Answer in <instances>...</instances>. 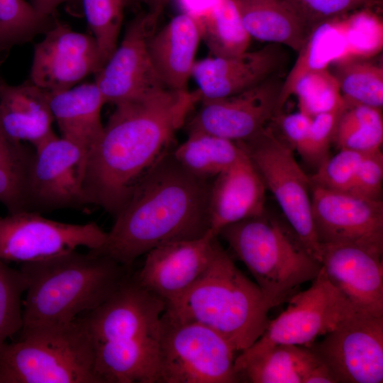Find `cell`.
I'll return each mask as SVG.
<instances>
[{
    "mask_svg": "<svg viewBox=\"0 0 383 383\" xmlns=\"http://www.w3.org/2000/svg\"><path fill=\"white\" fill-rule=\"evenodd\" d=\"M311 211L321 244H356L383 250V204L311 185Z\"/></svg>",
    "mask_w": 383,
    "mask_h": 383,
    "instance_id": "obj_16",
    "label": "cell"
},
{
    "mask_svg": "<svg viewBox=\"0 0 383 383\" xmlns=\"http://www.w3.org/2000/svg\"><path fill=\"white\" fill-rule=\"evenodd\" d=\"M320 360L304 345L277 344L260 353L235 357L239 382L304 383Z\"/></svg>",
    "mask_w": 383,
    "mask_h": 383,
    "instance_id": "obj_26",
    "label": "cell"
},
{
    "mask_svg": "<svg viewBox=\"0 0 383 383\" xmlns=\"http://www.w3.org/2000/svg\"><path fill=\"white\" fill-rule=\"evenodd\" d=\"M383 155L381 150L365 155L348 193L364 199L381 201Z\"/></svg>",
    "mask_w": 383,
    "mask_h": 383,
    "instance_id": "obj_42",
    "label": "cell"
},
{
    "mask_svg": "<svg viewBox=\"0 0 383 383\" xmlns=\"http://www.w3.org/2000/svg\"><path fill=\"white\" fill-rule=\"evenodd\" d=\"M250 35L299 52L311 30L286 0H236Z\"/></svg>",
    "mask_w": 383,
    "mask_h": 383,
    "instance_id": "obj_27",
    "label": "cell"
},
{
    "mask_svg": "<svg viewBox=\"0 0 383 383\" xmlns=\"http://www.w3.org/2000/svg\"><path fill=\"white\" fill-rule=\"evenodd\" d=\"M293 94L297 97L299 111L311 118L345 102L329 68L304 75L296 84Z\"/></svg>",
    "mask_w": 383,
    "mask_h": 383,
    "instance_id": "obj_37",
    "label": "cell"
},
{
    "mask_svg": "<svg viewBox=\"0 0 383 383\" xmlns=\"http://www.w3.org/2000/svg\"><path fill=\"white\" fill-rule=\"evenodd\" d=\"M27 287L23 273L0 260V348L23 328V296Z\"/></svg>",
    "mask_w": 383,
    "mask_h": 383,
    "instance_id": "obj_38",
    "label": "cell"
},
{
    "mask_svg": "<svg viewBox=\"0 0 383 383\" xmlns=\"http://www.w3.org/2000/svg\"><path fill=\"white\" fill-rule=\"evenodd\" d=\"M158 336L96 344L95 370L101 383H157Z\"/></svg>",
    "mask_w": 383,
    "mask_h": 383,
    "instance_id": "obj_25",
    "label": "cell"
},
{
    "mask_svg": "<svg viewBox=\"0 0 383 383\" xmlns=\"http://www.w3.org/2000/svg\"><path fill=\"white\" fill-rule=\"evenodd\" d=\"M282 84L277 74L240 93L201 100L187 123V132H203L233 141L252 138L278 114Z\"/></svg>",
    "mask_w": 383,
    "mask_h": 383,
    "instance_id": "obj_14",
    "label": "cell"
},
{
    "mask_svg": "<svg viewBox=\"0 0 383 383\" xmlns=\"http://www.w3.org/2000/svg\"><path fill=\"white\" fill-rule=\"evenodd\" d=\"M370 59L341 60L330 71L347 101L382 109L383 66Z\"/></svg>",
    "mask_w": 383,
    "mask_h": 383,
    "instance_id": "obj_33",
    "label": "cell"
},
{
    "mask_svg": "<svg viewBox=\"0 0 383 383\" xmlns=\"http://www.w3.org/2000/svg\"><path fill=\"white\" fill-rule=\"evenodd\" d=\"M307 347L336 383L383 382V316L357 311Z\"/></svg>",
    "mask_w": 383,
    "mask_h": 383,
    "instance_id": "obj_12",
    "label": "cell"
},
{
    "mask_svg": "<svg viewBox=\"0 0 383 383\" xmlns=\"http://www.w3.org/2000/svg\"><path fill=\"white\" fill-rule=\"evenodd\" d=\"M211 183L165 151L138 179L96 251L130 269L160 245L204 236L210 231Z\"/></svg>",
    "mask_w": 383,
    "mask_h": 383,
    "instance_id": "obj_2",
    "label": "cell"
},
{
    "mask_svg": "<svg viewBox=\"0 0 383 383\" xmlns=\"http://www.w3.org/2000/svg\"><path fill=\"white\" fill-rule=\"evenodd\" d=\"M382 142V109L347 101L336 126L333 143L339 150L367 154L381 150Z\"/></svg>",
    "mask_w": 383,
    "mask_h": 383,
    "instance_id": "obj_32",
    "label": "cell"
},
{
    "mask_svg": "<svg viewBox=\"0 0 383 383\" xmlns=\"http://www.w3.org/2000/svg\"><path fill=\"white\" fill-rule=\"evenodd\" d=\"M3 59H4V58H3V55H0V67H1V63H2ZM0 76H1V75H0Z\"/></svg>",
    "mask_w": 383,
    "mask_h": 383,
    "instance_id": "obj_48",
    "label": "cell"
},
{
    "mask_svg": "<svg viewBox=\"0 0 383 383\" xmlns=\"http://www.w3.org/2000/svg\"><path fill=\"white\" fill-rule=\"evenodd\" d=\"M107 232L95 222L63 223L30 211L0 216V260L25 263L84 247L99 250Z\"/></svg>",
    "mask_w": 383,
    "mask_h": 383,
    "instance_id": "obj_10",
    "label": "cell"
},
{
    "mask_svg": "<svg viewBox=\"0 0 383 383\" xmlns=\"http://www.w3.org/2000/svg\"><path fill=\"white\" fill-rule=\"evenodd\" d=\"M217 237L204 236L160 245L146 253L142 268L133 274L145 289L166 304L186 292L208 267Z\"/></svg>",
    "mask_w": 383,
    "mask_h": 383,
    "instance_id": "obj_19",
    "label": "cell"
},
{
    "mask_svg": "<svg viewBox=\"0 0 383 383\" xmlns=\"http://www.w3.org/2000/svg\"><path fill=\"white\" fill-rule=\"evenodd\" d=\"M34 150L9 138L0 126V204L8 213L27 211V187Z\"/></svg>",
    "mask_w": 383,
    "mask_h": 383,
    "instance_id": "obj_31",
    "label": "cell"
},
{
    "mask_svg": "<svg viewBox=\"0 0 383 383\" xmlns=\"http://www.w3.org/2000/svg\"><path fill=\"white\" fill-rule=\"evenodd\" d=\"M70 0H30L34 9L41 16L52 17L57 9Z\"/></svg>",
    "mask_w": 383,
    "mask_h": 383,
    "instance_id": "obj_45",
    "label": "cell"
},
{
    "mask_svg": "<svg viewBox=\"0 0 383 383\" xmlns=\"http://www.w3.org/2000/svg\"><path fill=\"white\" fill-rule=\"evenodd\" d=\"M163 10L154 6L137 14L127 25L121 43L95 74L94 82L106 104L116 105L166 87L153 67L148 47Z\"/></svg>",
    "mask_w": 383,
    "mask_h": 383,
    "instance_id": "obj_13",
    "label": "cell"
},
{
    "mask_svg": "<svg viewBox=\"0 0 383 383\" xmlns=\"http://www.w3.org/2000/svg\"><path fill=\"white\" fill-rule=\"evenodd\" d=\"M162 299L129 274L101 304L81 318L96 344L159 335Z\"/></svg>",
    "mask_w": 383,
    "mask_h": 383,
    "instance_id": "obj_17",
    "label": "cell"
},
{
    "mask_svg": "<svg viewBox=\"0 0 383 383\" xmlns=\"http://www.w3.org/2000/svg\"><path fill=\"white\" fill-rule=\"evenodd\" d=\"M88 27L95 38L103 65L118 44L124 0H82Z\"/></svg>",
    "mask_w": 383,
    "mask_h": 383,
    "instance_id": "obj_36",
    "label": "cell"
},
{
    "mask_svg": "<svg viewBox=\"0 0 383 383\" xmlns=\"http://www.w3.org/2000/svg\"><path fill=\"white\" fill-rule=\"evenodd\" d=\"M200 40L196 17L188 13L175 15L153 33L149 41L150 56L166 87L188 90Z\"/></svg>",
    "mask_w": 383,
    "mask_h": 383,
    "instance_id": "obj_22",
    "label": "cell"
},
{
    "mask_svg": "<svg viewBox=\"0 0 383 383\" xmlns=\"http://www.w3.org/2000/svg\"><path fill=\"white\" fill-rule=\"evenodd\" d=\"M266 189L260 174L243 148L239 158L211 183L210 231L218 236L228 225L263 215Z\"/></svg>",
    "mask_w": 383,
    "mask_h": 383,
    "instance_id": "obj_21",
    "label": "cell"
},
{
    "mask_svg": "<svg viewBox=\"0 0 383 383\" xmlns=\"http://www.w3.org/2000/svg\"><path fill=\"white\" fill-rule=\"evenodd\" d=\"M311 32L325 22L343 18L354 11L374 9L382 0H286Z\"/></svg>",
    "mask_w": 383,
    "mask_h": 383,
    "instance_id": "obj_39",
    "label": "cell"
},
{
    "mask_svg": "<svg viewBox=\"0 0 383 383\" xmlns=\"http://www.w3.org/2000/svg\"><path fill=\"white\" fill-rule=\"evenodd\" d=\"M283 45L267 43L233 57H210L196 60L192 77L200 101L233 95L278 74L285 60Z\"/></svg>",
    "mask_w": 383,
    "mask_h": 383,
    "instance_id": "obj_20",
    "label": "cell"
},
{
    "mask_svg": "<svg viewBox=\"0 0 383 383\" xmlns=\"http://www.w3.org/2000/svg\"><path fill=\"white\" fill-rule=\"evenodd\" d=\"M346 106L345 99L341 105L312 118L307 137L298 151L307 163L318 168L329 157L336 126Z\"/></svg>",
    "mask_w": 383,
    "mask_h": 383,
    "instance_id": "obj_41",
    "label": "cell"
},
{
    "mask_svg": "<svg viewBox=\"0 0 383 383\" xmlns=\"http://www.w3.org/2000/svg\"><path fill=\"white\" fill-rule=\"evenodd\" d=\"M338 23L346 45L345 59L372 58L382 50L383 23L372 9L354 11Z\"/></svg>",
    "mask_w": 383,
    "mask_h": 383,
    "instance_id": "obj_35",
    "label": "cell"
},
{
    "mask_svg": "<svg viewBox=\"0 0 383 383\" xmlns=\"http://www.w3.org/2000/svg\"><path fill=\"white\" fill-rule=\"evenodd\" d=\"M260 174L266 189L274 196L289 226L308 252L319 262L318 240L311 211V184L296 162L291 148L270 125L257 134L238 141Z\"/></svg>",
    "mask_w": 383,
    "mask_h": 383,
    "instance_id": "obj_8",
    "label": "cell"
},
{
    "mask_svg": "<svg viewBox=\"0 0 383 383\" xmlns=\"http://www.w3.org/2000/svg\"><path fill=\"white\" fill-rule=\"evenodd\" d=\"M298 52L294 66L283 81L278 114L293 94L296 84L304 75L328 69L333 63L345 59L346 45L338 19L325 22L316 27Z\"/></svg>",
    "mask_w": 383,
    "mask_h": 383,
    "instance_id": "obj_28",
    "label": "cell"
},
{
    "mask_svg": "<svg viewBox=\"0 0 383 383\" xmlns=\"http://www.w3.org/2000/svg\"><path fill=\"white\" fill-rule=\"evenodd\" d=\"M53 16L40 15L26 0H0V55L31 42L56 23Z\"/></svg>",
    "mask_w": 383,
    "mask_h": 383,
    "instance_id": "obj_34",
    "label": "cell"
},
{
    "mask_svg": "<svg viewBox=\"0 0 383 383\" xmlns=\"http://www.w3.org/2000/svg\"><path fill=\"white\" fill-rule=\"evenodd\" d=\"M43 35L33 46L29 79L49 92L72 88L104 65L91 34L57 21Z\"/></svg>",
    "mask_w": 383,
    "mask_h": 383,
    "instance_id": "obj_15",
    "label": "cell"
},
{
    "mask_svg": "<svg viewBox=\"0 0 383 383\" xmlns=\"http://www.w3.org/2000/svg\"><path fill=\"white\" fill-rule=\"evenodd\" d=\"M366 154L348 149H340L335 155L328 157L309 177L311 184L326 189L348 192L358 168Z\"/></svg>",
    "mask_w": 383,
    "mask_h": 383,
    "instance_id": "obj_40",
    "label": "cell"
},
{
    "mask_svg": "<svg viewBox=\"0 0 383 383\" xmlns=\"http://www.w3.org/2000/svg\"><path fill=\"white\" fill-rule=\"evenodd\" d=\"M96 343L82 319L23 328L0 348V383H101Z\"/></svg>",
    "mask_w": 383,
    "mask_h": 383,
    "instance_id": "obj_5",
    "label": "cell"
},
{
    "mask_svg": "<svg viewBox=\"0 0 383 383\" xmlns=\"http://www.w3.org/2000/svg\"><path fill=\"white\" fill-rule=\"evenodd\" d=\"M383 250L356 244H321L328 280L358 311L383 316Z\"/></svg>",
    "mask_w": 383,
    "mask_h": 383,
    "instance_id": "obj_18",
    "label": "cell"
},
{
    "mask_svg": "<svg viewBox=\"0 0 383 383\" xmlns=\"http://www.w3.org/2000/svg\"><path fill=\"white\" fill-rule=\"evenodd\" d=\"M172 0H157L155 6L165 9V6L168 4Z\"/></svg>",
    "mask_w": 383,
    "mask_h": 383,
    "instance_id": "obj_47",
    "label": "cell"
},
{
    "mask_svg": "<svg viewBox=\"0 0 383 383\" xmlns=\"http://www.w3.org/2000/svg\"><path fill=\"white\" fill-rule=\"evenodd\" d=\"M273 120L277 122L290 147L299 151L307 137L312 118L299 111L289 114L279 113Z\"/></svg>",
    "mask_w": 383,
    "mask_h": 383,
    "instance_id": "obj_43",
    "label": "cell"
},
{
    "mask_svg": "<svg viewBox=\"0 0 383 383\" xmlns=\"http://www.w3.org/2000/svg\"><path fill=\"white\" fill-rule=\"evenodd\" d=\"M289 301L287 309L270 321L262 335L241 353H260L277 344L307 346L358 311L322 267L310 287L294 294Z\"/></svg>",
    "mask_w": 383,
    "mask_h": 383,
    "instance_id": "obj_9",
    "label": "cell"
},
{
    "mask_svg": "<svg viewBox=\"0 0 383 383\" xmlns=\"http://www.w3.org/2000/svg\"><path fill=\"white\" fill-rule=\"evenodd\" d=\"M196 20L201 38L213 57H233L248 50L252 38L243 25L236 0H213Z\"/></svg>",
    "mask_w": 383,
    "mask_h": 383,
    "instance_id": "obj_29",
    "label": "cell"
},
{
    "mask_svg": "<svg viewBox=\"0 0 383 383\" xmlns=\"http://www.w3.org/2000/svg\"><path fill=\"white\" fill-rule=\"evenodd\" d=\"M243 148L233 141L203 132L188 133V138L172 152L186 170L196 177L209 179L231 166Z\"/></svg>",
    "mask_w": 383,
    "mask_h": 383,
    "instance_id": "obj_30",
    "label": "cell"
},
{
    "mask_svg": "<svg viewBox=\"0 0 383 383\" xmlns=\"http://www.w3.org/2000/svg\"><path fill=\"white\" fill-rule=\"evenodd\" d=\"M87 150L55 133L34 148L27 211L43 213L91 206L83 189Z\"/></svg>",
    "mask_w": 383,
    "mask_h": 383,
    "instance_id": "obj_11",
    "label": "cell"
},
{
    "mask_svg": "<svg viewBox=\"0 0 383 383\" xmlns=\"http://www.w3.org/2000/svg\"><path fill=\"white\" fill-rule=\"evenodd\" d=\"M274 306L236 267L217 236L205 272L186 292L166 304L165 311L179 320L211 328L240 353L262 335Z\"/></svg>",
    "mask_w": 383,
    "mask_h": 383,
    "instance_id": "obj_4",
    "label": "cell"
},
{
    "mask_svg": "<svg viewBox=\"0 0 383 383\" xmlns=\"http://www.w3.org/2000/svg\"><path fill=\"white\" fill-rule=\"evenodd\" d=\"M218 236L245 264L274 306L312 281L321 268L290 226L265 213L228 225Z\"/></svg>",
    "mask_w": 383,
    "mask_h": 383,
    "instance_id": "obj_6",
    "label": "cell"
},
{
    "mask_svg": "<svg viewBox=\"0 0 383 383\" xmlns=\"http://www.w3.org/2000/svg\"><path fill=\"white\" fill-rule=\"evenodd\" d=\"M138 2L145 4L150 8L155 6L157 2V0H135Z\"/></svg>",
    "mask_w": 383,
    "mask_h": 383,
    "instance_id": "obj_46",
    "label": "cell"
},
{
    "mask_svg": "<svg viewBox=\"0 0 383 383\" xmlns=\"http://www.w3.org/2000/svg\"><path fill=\"white\" fill-rule=\"evenodd\" d=\"M49 101L61 136L87 151L104 130L101 113L106 103L95 82L50 92Z\"/></svg>",
    "mask_w": 383,
    "mask_h": 383,
    "instance_id": "obj_24",
    "label": "cell"
},
{
    "mask_svg": "<svg viewBox=\"0 0 383 383\" xmlns=\"http://www.w3.org/2000/svg\"><path fill=\"white\" fill-rule=\"evenodd\" d=\"M196 92L165 87L115 105L85 158L83 189L90 205L116 216L186 123L200 101Z\"/></svg>",
    "mask_w": 383,
    "mask_h": 383,
    "instance_id": "obj_1",
    "label": "cell"
},
{
    "mask_svg": "<svg viewBox=\"0 0 383 383\" xmlns=\"http://www.w3.org/2000/svg\"><path fill=\"white\" fill-rule=\"evenodd\" d=\"M236 353L216 331L164 311L159 327L157 383H238Z\"/></svg>",
    "mask_w": 383,
    "mask_h": 383,
    "instance_id": "obj_7",
    "label": "cell"
},
{
    "mask_svg": "<svg viewBox=\"0 0 383 383\" xmlns=\"http://www.w3.org/2000/svg\"><path fill=\"white\" fill-rule=\"evenodd\" d=\"M304 383H336V382L326 366L321 362L309 372Z\"/></svg>",
    "mask_w": 383,
    "mask_h": 383,
    "instance_id": "obj_44",
    "label": "cell"
},
{
    "mask_svg": "<svg viewBox=\"0 0 383 383\" xmlns=\"http://www.w3.org/2000/svg\"><path fill=\"white\" fill-rule=\"evenodd\" d=\"M129 268L96 250H77L21 264L27 280L23 328L70 323L106 301Z\"/></svg>",
    "mask_w": 383,
    "mask_h": 383,
    "instance_id": "obj_3",
    "label": "cell"
},
{
    "mask_svg": "<svg viewBox=\"0 0 383 383\" xmlns=\"http://www.w3.org/2000/svg\"><path fill=\"white\" fill-rule=\"evenodd\" d=\"M49 99L50 92L29 79L11 85L0 76L1 128L11 139L35 148L55 133Z\"/></svg>",
    "mask_w": 383,
    "mask_h": 383,
    "instance_id": "obj_23",
    "label": "cell"
}]
</instances>
